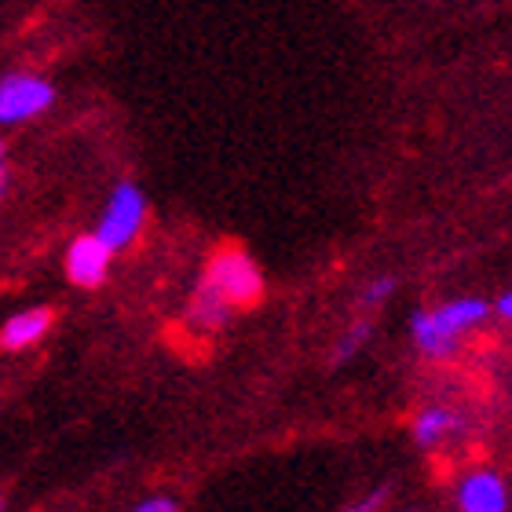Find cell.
I'll return each mask as SVG.
<instances>
[{
  "instance_id": "9c48e42d",
  "label": "cell",
  "mask_w": 512,
  "mask_h": 512,
  "mask_svg": "<svg viewBox=\"0 0 512 512\" xmlns=\"http://www.w3.org/2000/svg\"><path fill=\"white\" fill-rule=\"evenodd\" d=\"M231 304H227L220 293H216L209 282H198V289L191 293V308H187V319L198 326V330H205V333H213V330H224L227 326V319H231Z\"/></svg>"
},
{
  "instance_id": "52a82bcc",
  "label": "cell",
  "mask_w": 512,
  "mask_h": 512,
  "mask_svg": "<svg viewBox=\"0 0 512 512\" xmlns=\"http://www.w3.org/2000/svg\"><path fill=\"white\" fill-rule=\"evenodd\" d=\"M461 428H465V417L458 410H450V406H425L421 414L414 417V425H410V436L421 450H436L443 447L450 436H458Z\"/></svg>"
},
{
  "instance_id": "e0dca14e",
  "label": "cell",
  "mask_w": 512,
  "mask_h": 512,
  "mask_svg": "<svg viewBox=\"0 0 512 512\" xmlns=\"http://www.w3.org/2000/svg\"><path fill=\"white\" fill-rule=\"evenodd\" d=\"M0 512H4V494H0Z\"/></svg>"
},
{
  "instance_id": "3957f363",
  "label": "cell",
  "mask_w": 512,
  "mask_h": 512,
  "mask_svg": "<svg viewBox=\"0 0 512 512\" xmlns=\"http://www.w3.org/2000/svg\"><path fill=\"white\" fill-rule=\"evenodd\" d=\"M143 220H147V194L136 183H118L110 191V202L99 216V224L92 235L110 249V253H121L136 242V235L143 231Z\"/></svg>"
},
{
  "instance_id": "7c38bea8",
  "label": "cell",
  "mask_w": 512,
  "mask_h": 512,
  "mask_svg": "<svg viewBox=\"0 0 512 512\" xmlns=\"http://www.w3.org/2000/svg\"><path fill=\"white\" fill-rule=\"evenodd\" d=\"M384 502H388V487H374L370 494H363V498H355L352 505H344L341 512H381Z\"/></svg>"
},
{
  "instance_id": "5b68a950",
  "label": "cell",
  "mask_w": 512,
  "mask_h": 512,
  "mask_svg": "<svg viewBox=\"0 0 512 512\" xmlns=\"http://www.w3.org/2000/svg\"><path fill=\"white\" fill-rule=\"evenodd\" d=\"M458 512H509V483L494 469H472L454 491Z\"/></svg>"
},
{
  "instance_id": "9a60e30c",
  "label": "cell",
  "mask_w": 512,
  "mask_h": 512,
  "mask_svg": "<svg viewBox=\"0 0 512 512\" xmlns=\"http://www.w3.org/2000/svg\"><path fill=\"white\" fill-rule=\"evenodd\" d=\"M4 191H8V169L0 165V198H4Z\"/></svg>"
},
{
  "instance_id": "ba28073f",
  "label": "cell",
  "mask_w": 512,
  "mask_h": 512,
  "mask_svg": "<svg viewBox=\"0 0 512 512\" xmlns=\"http://www.w3.org/2000/svg\"><path fill=\"white\" fill-rule=\"evenodd\" d=\"M48 330H52V308H26L0 326V348L4 352H22V348L41 341Z\"/></svg>"
},
{
  "instance_id": "6da1fadb",
  "label": "cell",
  "mask_w": 512,
  "mask_h": 512,
  "mask_svg": "<svg viewBox=\"0 0 512 512\" xmlns=\"http://www.w3.org/2000/svg\"><path fill=\"white\" fill-rule=\"evenodd\" d=\"M491 319V304L483 297H458L439 308H421L410 315V337L417 352L432 363H450L461 348V337Z\"/></svg>"
},
{
  "instance_id": "277c9868",
  "label": "cell",
  "mask_w": 512,
  "mask_h": 512,
  "mask_svg": "<svg viewBox=\"0 0 512 512\" xmlns=\"http://www.w3.org/2000/svg\"><path fill=\"white\" fill-rule=\"evenodd\" d=\"M55 103V85L30 70H11L0 77V125H26L48 114Z\"/></svg>"
},
{
  "instance_id": "8fae6325",
  "label": "cell",
  "mask_w": 512,
  "mask_h": 512,
  "mask_svg": "<svg viewBox=\"0 0 512 512\" xmlns=\"http://www.w3.org/2000/svg\"><path fill=\"white\" fill-rule=\"evenodd\" d=\"M392 293H395V278L392 275H381V278H374V282H366L363 297H359V311H363V315H370V311L381 308Z\"/></svg>"
},
{
  "instance_id": "30bf717a",
  "label": "cell",
  "mask_w": 512,
  "mask_h": 512,
  "mask_svg": "<svg viewBox=\"0 0 512 512\" xmlns=\"http://www.w3.org/2000/svg\"><path fill=\"white\" fill-rule=\"evenodd\" d=\"M374 337V319L370 315H363V319H355L352 326H348V333H344L341 341H337V348H333L330 355V366L333 370H341V366H348L355 359V355L363 352L366 341Z\"/></svg>"
},
{
  "instance_id": "8992f818",
  "label": "cell",
  "mask_w": 512,
  "mask_h": 512,
  "mask_svg": "<svg viewBox=\"0 0 512 512\" xmlns=\"http://www.w3.org/2000/svg\"><path fill=\"white\" fill-rule=\"evenodd\" d=\"M110 260H114V253L96 235H81L66 249V278L81 289H96L107 282Z\"/></svg>"
},
{
  "instance_id": "2e32d148",
  "label": "cell",
  "mask_w": 512,
  "mask_h": 512,
  "mask_svg": "<svg viewBox=\"0 0 512 512\" xmlns=\"http://www.w3.org/2000/svg\"><path fill=\"white\" fill-rule=\"evenodd\" d=\"M8 161V147H4V139H0V165Z\"/></svg>"
},
{
  "instance_id": "4fadbf2b",
  "label": "cell",
  "mask_w": 512,
  "mask_h": 512,
  "mask_svg": "<svg viewBox=\"0 0 512 512\" xmlns=\"http://www.w3.org/2000/svg\"><path fill=\"white\" fill-rule=\"evenodd\" d=\"M132 512H180V502L169 498V494H154V498H147V502H139Z\"/></svg>"
},
{
  "instance_id": "5bb4252c",
  "label": "cell",
  "mask_w": 512,
  "mask_h": 512,
  "mask_svg": "<svg viewBox=\"0 0 512 512\" xmlns=\"http://www.w3.org/2000/svg\"><path fill=\"white\" fill-rule=\"evenodd\" d=\"M494 315H498V319H505V322H512V289H505L502 297L494 300Z\"/></svg>"
},
{
  "instance_id": "7a4b0ae2",
  "label": "cell",
  "mask_w": 512,
  "mask_h": 512,
  "mask_svg": "<svg viewBox=\"0 0 512 512\" xmlns=\"http://www.w3.org/2000/svg\"><path fill=\"white\" fill-rule=\"evenodd\" d=\"M205 282L220 293V297L231 304V308H253L264 297V275L256 260L238 246H224L216 249L205 264Z\"/></svg>"
}]
</instances>
